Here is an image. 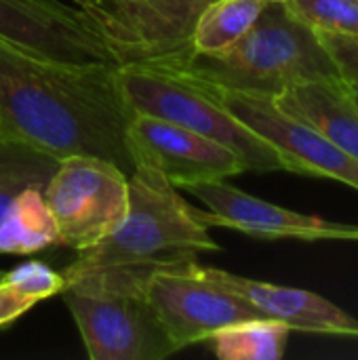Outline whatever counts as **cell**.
<instances>
[{"mask_svg": "<svg viewBox=\"0 0 358 360\" xmlns=\"http://www.w3.org/2000/svg\"><path fill=\"white\" fill-rule=\"evenodd\" d=\"M118 68L53 61L0 38V135L57 160L99 156L131 175L137 167L127 137L133 112L118 89Z\"/></svg>", "mask_w": 358, "mask_h": 360, "instance_id": "6da1fadb", "label": "cell"}, {"mask_svg": "<svg viewBox=\"0 0 358 360\" xmlns=\"http://www.w3.org/2000/svg\"><path fill=\"white\" fill-rule=\"evenodd\" d=\"M209 228L194 215L175 186L152 165L139 162L129 175V207L122 221L97 245L78 251L61 274L65 285L84 276H124L146 283L167 266L194 262L200 251H217Z\"/></svg>", "mask_w": 358, "mask_h": 360, "instance_id": "7a4b0ae2", "label": "cell"}, {"mask_svg": "<svg viewBox=\"0 0 358 360\" xmlns=\"http://www.w3.org/2000/svg\"><path fill=\"white\" fill-rule=\"evenodd\" d=\"M152 61L211 86L266 97L300 82L340 76L317 30L279 0H268L255 25L222 53L198 55L184 49Z\"/></svg>", "mask_w": 358, "mask_h": 360, "instance_id": "3957f363", "label": "cell"}, {"mask_svg": "<svg viewBox=\"0 0 358 360\" xmlns=\"http://www.w3.org/2000/svg\"><path fill=\"white\" fill-rule=\"evenodd\" d=\"M116 82L133 114L181 124L230 148L245 171H285L281 154L192 78L152 59H131L116 70Z\"/></svg>", "mask_w": 358, "mask_h": 360, "instance_id": "277c9868", "label": "cell"}, {"mask_svg": "<svg viewBox=\"0 0 358 360\" xmlns=\"http://www.w3.org/2000/svg\"><path fill=\"white\" fill-rule=\"evenodd\" d=\"M91 360H162L177 352L146 283L124 276H84L61 289Z\"/></svg>", "mask_w": 358, "mask_h": 360, "instance_id": "5b68a950", "label": "cell"}, {"mask_svg": "<svg viewBox=\"0 0 358 360\" xmlns=\"http://www.w3.org/2000/svg\"><path fill=\"white\" fill-rule=\"evenodd\" d=\"M0 38L36 57L74 65H122L137 55L114 27L61 0H0Z\"/></svg>", "mask_w": 358, "mask_h": 360, "instance_id": "8992f818", "label": "cell"}, {"mask_svg": "<svg viewBox=\"0 0 358 360\" xmlns=\"http://www.w3.org/2000/svg\"><path fill=\"white\" fill-rule=\"evenodd\" d=\"M44 200L57 224L59 245L84 251L122 221L129 207V175L99 156H65L57 160L44 186Z\"/></svg>", "mask_w": 358, "mask_h": 360, "instance_id": "52a82bcc", "label": "cell"}, {"mask_svg": "<svg viewBox=\"0 0 358 360\" xmlns=\"http://www.w3.org/2000/svg\"><path fill=\"white\" fill-rule=\"evenodd\" d=\"M146 293L177 350L205 342L228 325L268 319L247 297L211 278L196 262L154 270L146 281Z\"/></svg>", "mask_w": 358, "mask_h": 360, "instance_id": "ba28073f", "label": "cell"}, {"mask_svg": "<svg viewBox=\"0 0 358 360\" xmlns=\"http://www.w3.org/2000/svg\"><path fill=\"white\" fill-rule=\"evenodd\" d=\"M186 76V74H184ZM190 78V76H188ZM194 80V78H192ZM198 82V80H194ZM222 108L264 137L283 158L285 171L342 181L358 190V160L310 124L287 114L272 97L198 82Z\"/></svg>", "mask_w": 358, "mask_h": 360, "instance_id": "9c48e42d", "label": "cell"}, {"mask_svg": "<svg viewBox=\"0 0 358 360\" xmlns=\"http://www.w3.org/2000/svg\"><path fill=\"white\" fill-rule=\"evenodd\" d=\"M211 211L194 209L207 228H230L255 238H302V240H358V226L333 224L321 217L295 213L255 198L224 179H209L184 188Z\"/></svg>", "mask_w": 358, "mask_h": 360, "instance_id": "30bf717a", "label": "cell"}, {"mask_svg": "<svg viewBox=\"0 0 358 360\" xmlns=\"http://www.w3.org/2000/svg\"><path fill=\"white\" fill-rule=\"evenodd\" d=\"M127 137L135 162L156 167L175 188L226 179L245 171L230 148L156 116L133 114Z\"/></svg>", "mask_w": 358, "mask_h": 360, "instance_id": "8fae6325", "label": "cell"}, {"mask_svg": "<svg viewBox=\"0 0 358 360\" xmlns=\"http://www.w3.org/2000/svg\"><path fill=\"white\" fill-rule=\"evenodd\" d=\"M205 272L217 283L247 297L268 319L285 323L291 331L358 338L357 319L312 291L260 283L219 268H205Z\"/></svg>", "mask_w": 358, "mask_h": 360, "instance_id": "7c38bea8", "label": "cell"}, {"mask_svg": "<svg viewBox=\"0 0 358 360\" xmlns=\"http://www.w3.org/2000/svg\"><path fill=\"white\" fill-rule=\"evenodd\" d=\"M272 99L358 160V103L346 80L335 76L300 82Z\"/></svg>", "mask_w": 358, "mask_h": 360, "instance_id": "4fadbf2b", "label": "cell"}, {"mask_svg": "<svg viewBox=\"0 0 358 360\" xmlns=\"http://www.w3.org/2000/svg\"><path fill=\"white\" fill-rule=\"evenodd\" d=\"M53 245H59V232L44 188H25L0 221V253L27 255Z\"/></svg>", "mask_w": 358, "mask_h": 360, "instance_id": "5bb4252c", "label": "cell"}, {"mask_svg": "<svg viewBox=\"0 0 358 360\" xmlns=\"http://www.w3.org/2000/svg\"><path fill=\"white\" fill-rule=\"evenodd\" d=\"M266 4L268 0H213L196 17L188 51L213 55L230 49L255 25Z\"/></svg>", "mask_w": 358, "mask_h": 360, "instance_id": "9a60e30c", "label": "cell"}, {"mask_svg": "<svg viewBox=\"0 0 358 360\" xmlns=\"http://www.w3.org/2000/svg\"><path fill=\"white\" fill-rule=\"evenodd\" d=\"M291 329L274 319H251L215 331L209 342L222 360L283 359Z\"/></svg>", "mask_w": 358, "mask_h": 360, "instance_id": "2e32d148", "label": "cell"}, {"mask_svg": "<svg viewBox=\"0 0 358 360\" xmlns=\"http://www.w3.org/2000/svg\"><path fill=\"white\" fill-rule=\"evenodd\" d=\"M55 167L57 158L17 139L0 137V221L25 188H44Z\"/></svg>", "mask_w": 358, "mask_h": 360, "instance_id": "e0dca14e", "label": "cell"}, {"mask_svg": "<svg viewBox=\"0 0 358 360\" xmlns=\"http://www.w3.org/2000/svg\"><path fill=\"white\" fill-rule=\"evenodd\" d=\"M287 6L317 32L358 36V0H306Z\"/></svg>", "mask_w": 358, "mask_h": 360, "instance_id": "ac0fdd59", "label": "cell"}, {"mask_svg": "<svg viewBox=\"0 0 358 360\" xmlns=\"http://www.w3.org/2000/svg\"><path fill=\"white\" fill-rule=\"evenodd\" d=\"M4 283L11 285L21 295L34 300V302H40V300L51 297V295H57L65 287L63 274L46 268L40 262H27V264L17 266L15 270L6 272Z\"/></svg>", "mask_w": 358, "mask_h": 360, "instance_id": "d6986e66", "label": "cell"}, {"mask_svg": "<svg viewBox=\"0 0 358 360\" xmlns=\"http://www.w3.org/2000/svg\"><path fill=\"white\" fill-rule=\"evenodd\" d=\"M323 46L331 55L340 78L348 84L358 86V36L333 34V32H317Z\"/></svg>", "mask_w": 358, "mask_h": 360, "instance_id": "ffe728a7", "label": "cell"}, {"mask_svg": "<svg viewBox=\"0 0 358 360\" xmlns=\"http://www.w3.org/2000/svg\"><path fill=\"white\" fill-rule=\"evenodd\" d=\"M34 304V300L21 295L19 291H15L11 285H6L4 281L0 283V327L13 323L15 319H19L21 314H25Z\"/></svg>", "mask_w": 358, "mask_h": 360, "instance_id": "44dd1931", "label": "cell"}, {"mask_svg": "<svg viewBox=\"0 0 358 360\" xmlns=\"http://www.w3.org/2000/svg\"><path fill=\"white\" fill-rule=\"evenodd\" d=\"M72 4H76V6H82V8H87V11H91V13H95L97 17H101L106 23H110L112 27H114V32L118 34V38L137 55V59H141V55H139V51H137V46L133 44V40H131V36L124 32V27L120 25V21H118V17L112 13V8L106 4V0H70Z\"/></svg>", "mask_w": 358, "mask_h": 360, "instance_id": "7402d4cb", "label": "cell"}, {"mask_svg": "<svg viewBox=\"0 0 358 360\" xmlns=\"http://www.w3.org/2000/svg\"><path fill=\"white\" fill-rule=\"evenodd\" d=\"M213 0H179V6H181V15H184V21H186V27L192 32V25L198 17V13L211 4Z\"/></svg>", "mask_w": 358, "mask_h": 360, "instance_id": "603a6c76", "label": "cell"}, {"mask_svg": "<svg viewBox=\"0 0 358 360\" xmlns=\"http://www.w3.org/2000/svg\"><path fill=\"white\" fill-rule=\"evenodd\" d=\"M350 89H352V95H354V99H357L358 103V86H352V84H350Z\"/></svg>", "mask_w": 358, "mask_h": 360, "instance_id": "cb8c5ba5", "label": "cell"}, {"mask_svg": "<svg viewBox=\"0 0 358 360\" xmlns=\"http://www.w3.org/2000/svg\"><path fill=\"white\" fill-rule=\"evenodd\" d=\"M4 276H6V272H0V283L4 281Z\"/></svg>", "mask_w": 358, "mask_h": 360, "instance_id": "d4e9b609", "label": "cell"}, {"mask_svg": "<svg viewBox=\"0 0 358 360\" xmlns=\"http://www.w3.org/2000/svg\"><path fill=\"white\" fill-rule=\"evenodd\" d=\"M287 2H306V0H287Z\"/></svg>", "mask_w": 358, "mask_h": 360, "instance_id": "484cf974", "label": "cell"}, {"mask_svg": "<svg viewBox=\"0 0 358 360\" xmlns=\"http://www.w3.org/2000/svg\"><path fill=\"white\" fill-rule=\"evenodd\" d=\"M120 2H137V0H120Z\"/></svg>", "mask_w": 358, "mask_h": 360, "instance_id": "4316f807", "label": "cell"}, {"mask_svg": "<svg viewBox=\"0 0 358 360\" xmlns=\"http://www.w3.org/2000/svg\"><path fill=\"white\" fill-rule=\"evenodd\" d=\"M279 2H287V0H279Z\"/></svg>", "mask_w": 358, "mask_h": 360, "instance_id": "83f0119b", "label": "cell"}, {"mask_svg": "<svg viewBox=\"0 0 358 360\" xmlns=\"http://www.w3.org/2000/svg\"><path fill=\"white\" fill-rule=\"evenodd\" d=\"M0 137H2V135H0Z\"/></svg>", "mask_w": 358, "mask_h": 360, "instance_id": "f1b7e54d", "label": "cell"}]
</instances>
